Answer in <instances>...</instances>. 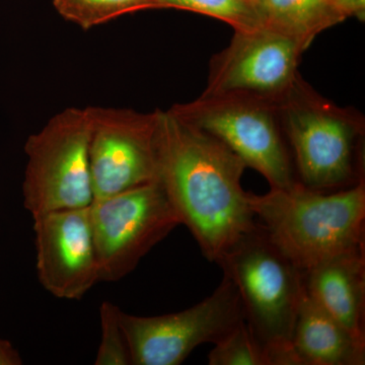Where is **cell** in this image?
I'll use <instances>...</instances> for the list:
<instances>
[{
  "label": "cell",
  "mask_w": 365,
  "mask_h": 365,
  "mask_svg": "<svg viewBox=\"0 0 365 365\" xmlns=\"http://www.w3.org/2000/svg\"><path fill=\"white\" fill-rule=\"evenodd\" d=\"M158 180L207 260L217 263L256 227L249 192L242 186L247 167L207 132L168 110L158 109Z\"/></svg>",
  "instance_id": "obj_1"
},
{
  "label": "cell",
  "mask_w": 365,
  "mask_h": 365,
  "mask_svg": "<svg viewBox=\"0 0 365 365\" xmlns=\"http://www.w3.org/2000/svg\"><path fill=\"white\" fill-rule=\"evenodd\" d=\"M249 203L275 246L307 271L341 255L365 249V181L349 188L319 191L299 181Z\"/></svg>",
  "instance_id": "obj_2"
},
{
  "label": "cell",
  "mask_w": 365,
  "mask_h": 365,
  "mask_svg": "<svg viewBox=\"0 0 365 365\" xmlns=\"http://www.w3.org/2000/svg\"><path fill=\"white\" fill-rule=\"evenodd\" d=\"M278 107L297 181L336 191L364 179L361 113L324 98L300 76Z\"/></svg>",
  "instance_id": "obj_3"
},
{
  "label": "cell",
  "mask_w": 365,
  "mask_h": 365,
  "mask_svg": "<svg viewBox=\"0 0 365 365\" xmlns=\"http://www.w3.org/2000/svg\"><path fill=\"white\" fill-rule=\"evenodd\" d=\"M234 283L245 319L268 352L270 365H299L292 331L304 294V272L271 241L260 222L218 260Z\"/></svg>",
  "instance_id": "obj_4"
},
{
  "label": "cell",
  "mask_w": 365,
  "mask_h": 365,
  "mask_svg": "<svg viewBox=\"0 0 365 365\" xmlns=\"http://www.w3.org/2000/svg\"><path fill=\"white\" fill-rule=\"evenodd\" d=\"M170 110L217 138L247 167L260 173L270 188H289L297 182L278 103L235 93L201 95Z\"/></svg>",
  "instance_id": "obj_5"
},
{
  "label": "cell",
  "mask_w": 365,
  "mask_h": 365,
  "mask_svg": "<svg viewBox=\"0 0 365 365\" xmlns=\"http://www.w3.org/2000/svg\"><path fill=\"white\" fill-rule=\"evenodd\" d=\"M88 108H67L25 144L24 206L32 217L93 203Z\"/></svg>",
  "instance_id": "obj_6"
},
{
  "label": "cell",
  "mask_w": 365,
  "mask_h": 365,
  "mask_svg": "<svg viewBox=\"0 0 365 365\" xmlns=\"http://www.w3.org/2000/svg\"><path fill=\"white\" fill-rule=\"evenodd\" d=\"M90 211L101 282H116L130 274L181 225L158 180L95 199Z\"/></svg>",
  "instance_id": "obj_7"
},
{
  "label": "cell",
  "mask_w": 365,
  "mask_h": 365,
  "mask_svg": "<svg viewBox=\"0 0 365 365\" xmlns=\"http://www.w3.org/2000/svg\"><path fill=\"white\" fill-rule=\"evenodd\" d=\"M131 365H179L199 346L215 344L245 319L239 292L223 275L212 294L195 306L155 317L119 311Z\"/></svg>",
  "instance_id": "obj_8"
},
{
  "label": "cell",
  "mask_w": 365,
  "mask_h": 365,
  "mask_svg": "<svg viewBox=\"0 0 365 365\" xmlns=\"http://www.w3.org/2000/svg\"><path fill=\"white\" fill-rule=\"evenodd\" d=\"M90 167L95 199L158 180V110L88 107ZM93 199V200H95Z\"/></svg>",
  "instance_id": "obj_9"
},
{
  "label": "cell",
  "mask_w": 365,
  "mask_h": 365,
  "mask_svg": "<svg viewBox=\"0 0 365 365\" xmlns=\"http://www.w3.org/2000/svg\"><path fill=\"white\" fill-rule=\"evenodd\" d=\"M307 48L267 26L235 31L222 51L211 59L202 95H246L279 103L300 76Z\"/></svg>",
  "instance_id": "obj_10"
},
{
  "label": "cell",
  "mask_w": 365,
  "mask_h": 365,
  "mask_svg": "<svg viewBox=\"0 0 365 365\" xmlns=\"http://www.w3.org/2000/svg\"><path fill=\"white\" fill-rule=\"evenodd\" d=\"M41 285L60 299L78 300L101 282L90 206L33 217Z\"/></svg>",
  "instance_id": "obj_11"
},
{
  "label": "cell",
  "mask_w": 365,
  "mask_h": 365,
  "mask_svg": "<svg viewBox=\"0 0 365 365\" xmlns=\"http://www.w3.org/2000/svg\"><path fill=\"white\" fill-rule=\"evenodd\" d=\"M304 287L322 309L365 344V249L304 271Z\"/></svg>",
  "instance_id": "obj_12"
},
{
  "label": "cell",
  "mask_w": 365,
  "mask_h": 365,
  "mask_svg": "<svg viewBox=\"0 0 365 365\" xmlns=\"http://www.w3.org/2000/svg\"><path fill=\"white\" fill-rule=\"evenodd\" d=\"M292 347L299 365L365 364V344L322 309L306 289L295 318Z\"/></svg>",
  "instance_id": "obj_13"
},
{
  "label": "cell",
  "mask_w": 365,
  "mask_h": 365,
  "mask_svg": "<svg viewBox=\"0 0 365 365\" xmlns=\"http://www.w3.org/2000/svg\"><path fill=\"white\" fill-rule=\"evenodd\" d=\"M261 26H267L309 48L328 29L345 19L332 0H253Z\"/></svg>",
  "instance_id": "obj_14"
},
{
  "label": "cell",
  "mask_w": 365,
  "mask_h": 365,
  "mask_svg": "<svg viewBox=\"0 0 365 365\" xmlns=\"http://www.w3.org/2000/svg\"><path fill=\"white\" fill-rule=\"evenodd\" d=\"M53 4L62 18L83 30L123 14L153 9V0H53Z\"/></svg>",
  "instance_id": "obj_15"
},
{
  "label": "cell",
  "mask_w": 365,
  "mask_h": 365,
  "mask_svg": "<svg viewBox=\"0 0 365 365\" xmlns=\"http://www.w3.org/2000/svg\"><path fill=\"white\" fill-rule=\"evenodd\" d=\"M153 9H178L205 14L232 26L235 31L261 26L253 0H153Z\"/></svg>",
  "instance_id": "obj_16"
},
{
  "label": "cell",
  "mask_w": 365,
  "mask_h": 365,
  "mask_svg": "<svg viewBox=\"0 0 365 365\" xmlns=\"http://www.w3.org/2000/svg\"><path fill=\"white\" fill-rule=\"evenodd\" d=\"M209 365H270L268 352L246 321L235 326L209 352Z\"/></svg>",
  "instance_id": "obj_17"
},
{
  "label": "cell",
  "mask_w": 365,
  "mask_h": 365,
  "mask_svg": "<svg viewBox=\"0 0 365 365\" xmlns=\"http://www.w3.org/2000/svg\"><path fill=\"white\" fill-rule=\"evenodd\" d=\"M119 311V307L111 302L101 304V342L95 364L131 365L130 352L120 324Z\"/></svg>",
  "instance_id": "obj_18"
},
{
  "label": "cell",
  "mask_w": 365,
  "mask_h": 365,
  "mask_svg": "<svg viewBox=\"0 0 365 365\" xmlns=\"http://www.w3.org/2000/svg\"><path fill=\"white\" fill-rule=\"evenodd\" d=\"M334 6L343 18L355 16L359 20H364L365 0H332Z\"/></svg>",
  "instance_id": "obj_19"
},
{
  "label": "cell",
  "mask_w": 365,
  "mask_h": 365,
  "mask_svg": "<svg viewBox=\"0 0 365 365\" xmlns=\"http://www.w3.org/2000/svg\"><path fill=\"white\" fill-rule=\"evenodd\" d=\"M20 354L9 341L0 338V365H20L23 364Z\"/></svg>",
  "instance_id": "obj_20"
}]
</instances>
